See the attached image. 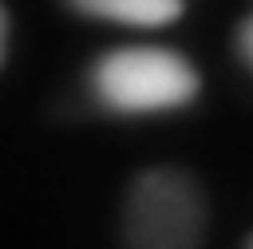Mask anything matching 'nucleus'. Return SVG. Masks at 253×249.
<instances>
[{
	"instance_id": "1",
	"label": "nucleus",
	"mask_w": 253,
	"mask_h": 249,
	"mask_svg": "<svg viewBox=\"0 0 253 249\" xmlns=\"http://www.w3.org/2000/svg\"><path fill=\"white\" fill-rule=\"evenodd\" d=\"M87 87L103 111L138 119V115H166L190 107L202 91V79L198 67L174 47L126 43L103 51L91 63Z\"/></svg>"
},
{
	"instance_id": "2",
	"label": "nucleus",
	"mask_w": 253,
	"mask_h": 249,
	"mask_svg": "<svg viewBox=\"0 0 253 249\" xmlns=\"http://www.w3.org/2000/svg\"><path fill=\"white\" fill-rule=\"evenodd\" d=\"M210 229L206 190L178 166L142 170L123 202L126 249H202Z\"/></svg>"
},
{
	"instance_id": "3",
	"label": "nucleus",
	"mask_w": 253,
	"mask_h": 249,
	"mask_svg": "<svg viewBox=\"0 0 253 249\" xmlns=\"http://www.w3.org/2000/svg\"><path fill=\"white\" fill-rule=\"evenodd\" d=\"M71 12L87 20L126 24V28H166L182 20V0H67Z\"/></svg>"
},
{
	"instance_id": "4",
	"label": "nucleus",
	"mask_w": 253,
	"mask_h": 249,
	"mask_svg": "<svg viewBox=\"0 0 253 249\" xmlns=\"http://www.w3.org/2000/svg\"><path fill=\"white\" fill-rule=\"evenodd\" d=\"M8 40H12V24H8V8L0 4V67L8 59Z\"/></svg>"
},
{
	"instance_id": "5",
	"label": "nucleus",
	"mask_w": 253,
	"mask_h": 249,
	"mask_svg": "<svg viewBox=\"0 0 253 249\" xmlns=\"http://www.w3.org/2000/svg\"><path fill=\"white\" fill-rule=\"evenodd\" d=\"M237 40H241V59L249 63V55H253V47H249V43H253V20H249V16L241 20V36H237Z\"/></svg>"
}]
</instances>
